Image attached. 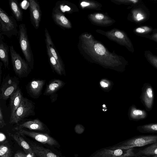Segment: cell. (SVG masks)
<instances>
[{"label": "cell", "mask_w": 157, "mask_h": 157, "mask_svg": "<svg viewBox=\"0 0 157 157\" xmlns=\"http://www.w3.org/2000/svg\"><path fill=\"white\" fill-rule=\"evenodd\" d=\"M80 6L82 8L96 10H100L102 7V5L99 2L88 0L82 1L80 3Z\"/></svg>", "instance_id": "obj_31"}, {"label": "cell", "mask_w": 157, "mask_h": 157, "mask_svg": "<svg viewBox=\"0 0 157 157\" xmlns=\"http://www.w3.org/2000/svg\"><path fill=\"white\" fill-rule=\"evenodd\" d=\"M11 61L13 70L19 78L27 76L32 69L27 62L17 53L13 45L9 46Z\"/></svg>", "instance_id": "obj_5"}, {"label": "cell", "mask_w": 157, "mask_h": 157, "mask_svg": "<svg viewBox=\"0 0 157 157\" xmlns=\"http://www.w3.org/2000/svg\"><path fill=\"white\" fill-rule=\"evenodd\" d=\"M13 157H31L30 155L25 154L21 152H17L14 155Z\"/></svg>", "instance_id": "obj_37"}, {"label": "cell", "mask_w": 157, "mask_h": 157, "mask_svg": "<svg viewBox=\"0 0 157 157\" xmlns=\"http://www.w3.org/2000/svg\"><path fill=\"white\" fill-rule=\"evenodd\" d=\"M156 155H157V143L151 144L144 149L140 150L135 154L133 157L151 156Z\"/></svg>", "instance_id": "obj_25"}, {"label": "cell", "mask_w": 157, "mask_h": 157, "mask_svg": "<svg viewBox=\"0 0 157 157\" xmlns=\"http://www.w3.org/2000/svg\"><path fill=\"white\" fill-rule=\"evenodd\" d=\"M154 97V93L152 87L149 85H146L143 90L141 98L144 105L148 110L152 108Z\"/></svg>", "instance_id": "obj_18"}, {"label": "cell", "mask_w": 157, "mask_h": 157, "mask_svg": "<svg viewBox=\"0 0 157 157\" xmlns=\"http://www.w3.org/2000/svg\"><path fill=\"white\" fill-rule=\"evenodd\" d=\"M11 150L6 143H4L0 146V157H11Z\"/></svg>", "instance_id": "obj_33"}, {"label": "cell", "mask_w": 157, "mask_h": 157, "mask_svg": "<svg viewBox=\"0 0 157 157\" xmlns=\"http://www.w3.org/2000/svg\"><path fill=\"white\" fill-rule=\"evenodd\" d=\"M34 108L32 101L23 97L13 115L10 118V123L17 124L24 119L34 114Z\"/></svg>", "instance_id": "obj_7"}, {"label": "cell", "mask_w": 157, "mask_h": 157, "mask_svg": "<svg viewBox=\"0 0 157 157\" xmlns=\"http://www.w3.org/2000/svg\"><path fill=\"white\" fill-rule=\"evenodd\" d=\"M112 1L118 4L130 5L132 8L134 6L143 3V1L141 0H114Z\"/></svg>", "instance_id": "obj_34"}, {"label": "cell", "mask_w": 157, "mask_h": 157, "mask_svg": "<svg viewBox=\"0 0 157 157\" xmlns=\"http://www.w3.org/2000/svg\"><path fill=\"white\" fill-rule=\"evenodd\" d=\"M19 82L15 77L7 75L0 86V98L6 100L17 89Z\"/></svg>", "instance_id": "obj_9"}, {"label": "cell", "mask_w": 157, "mask_h": 157, "mask_svg": "<svg viewBox=\"0 0 157 157\" xmlns=\"http://www.w3.org/2000/svg\"><path fill=\"white\" fill-rule=\"evenodd\" d=\"M18 29V40L20 48L26 61L31 68L33 69L34 59L25 24L24 23L19 24Z\"/></svg>", "instance_id": "obj_3"}, {"label": "cell", "mask_w": 157, "mask_h": 157, "mask_svg": "<svg viewBox=\"0 0 157 157\" xmlns=\"http://www.w3.org/2000/svg\"><path fill=\"white\" fill-rule=\"evenodd\" d=\"M137 130L143 133H157V123H150L139 126Z\"/></svg>", "instance_id": "obj_30"}, {"label": "cell", "mask_w": 157, "mask_h": 157, "mask_svg": "<svg viewBox=\"0 0 157 157\" xmlns=\"http://www.w3.org/2000/svg\"><path fill=\"white\" fill-rule=\"evenodd\" d=\"M30 18L31 23L37 29L41 21L42 13L39 2L36 0H29Z\"/></svg>", "instance_id": "obj_12"}, {"label": "cell", "mask_w": 157, "mask_h": 157, "mask_svg": "<svg viewBox=\"0 0 157 157\" xmlns=\"http://www.w3.org/2000/svg\"><path fill=\"white\" fill-rule=\"evenodd\" d=\"M144 56L147 61L153 67L157 69V56L149 50L144 52Z\"/></svg>", "instance_id": "obj_32"}, {"label": "cell", "mask_w": 157, "mask_h": 157, "mask_svg": "<svg viewBox=\"0 0 157 157\" xmlns=\"http://www.w3.org/2000/svg\"><path fill=\"white\" fill-rule=\"evenodd\" d=\"M139 157H157V155H154V156H141Z\"/></svg>", "instance_id": "obj_41"}, {"label": "cell", "mask_w": 157, "mask_h": 157, "mask_svg": "<svg viewBox=\"0 0 157 157\" xmlns=\"http://www.w3.org/2000/svg\"><path fill=\"white\" fill-rule=\"evenodd\" d=\"M147 115L145 111L137 109L134 106H132L131 108L130 115L133 120H139L143 119L146 118Z\"/></svg>", "instance_id": "obj_29"}, {"label": "cell", "mask_w": 157, "mask_h": 157, "mask_svg": "<svg viewBox=\"0 0 157 157\" xmlns=\"http://www.w3.org/2000/svg\"><path fill=\"white\" fill-rule=\"evenodd\" d=\"M133 148L127 149H104L98 151L92 157H134L135 153Z\"/></svg>", "instance_id": "obj_11"}, {"label": "cell", "mask_w": 157, "mask_h": 157, "mask_svg": "<svg viewBox=\"0 0 157 157\" xmlns=\"http://www.w3.org/2000/svg\"></svg>", "instance_id": "obj_43"}, {"label": "cell", "mask_w": 157, "mask_h": 157, "mask_svg": "<svg viewBox=\"0 0 157 157\" xmlns=\"http://www.w3.org/2000/svg\"><path fill=\"white\" fill-rule=\"evenodd\" d=\"M23 98L21 90L19 88L10 97V105L11 109L10 118L12 117L19 106Z\"/></svg>", "instance_id": "obj_20"}, {"label": "cell", "mask_w": 157, "mask_h": 157, "mask_svg": "<svg viewBox=\"0 0 157 157\" xmlns=\"http://www.w3.org/2000/svg\"><path fill=\"white\" fill-rule=\"evenodd\" d=\"M101 86L105 88L107 87L108 86V83L103 81H101L100 82Z\"/></svg>", "instance_id": "obj_39"}, {"label": "cell", "mask_w": 157, "mask_h": 157, "mask_svg": "<svg viewBox=\"0 0 157 157\" xmlns=\"http://www.w3.org/2000/svg\"><path fill=\"white\" fill-rule=\"evenodd\" d=\"M2 62H0V83L1 82V76L2 74Z\"/></svg>", "instance_id": "obj_40"}, {"label": "cell", "mask_w": 157, "mask_h": 157, "mask_svg": "<svg viewBox=\"0 0 157 157\" xmlns=\"http://www.w3.org/2000/svg\"><path fill=\"white\" fill-rule=\"evenodd\" d=\"M9 3L12 14L16 20L18 21H22L23 11L20 8L17 1L9 0Z\"/></svg>", "instance_id": "obj_24"}, {"label": "cell", "mask_w": 157, "mask_h": 157, "mask_svg": "<svg viewBox=\"0 0 157 157\" xmlns=\"http://www.w3.org/2000/svg\"><path fill=\"white\" fill-rule=\"evenodd\" d=\"M44 32L46 48L48 49L50 51L52 55L56 60L61 67L65 70L64 66L63 61L56 48L51 36L46 28H45Z\"/></svg>", "instance_id": "obj_15"}, {"label": "cell", "mask_w": 157, "mask_h": 157, "mask_svg": "<svg viewBox=\"0 0 157 157\" xmlns=\"http://www.w3.org/2000/svg\"><path fill=\"white\" fill-rule=\"evenodd\" d=\"M8 133L9 135L13 138L23 149L26 154L30 155L31 157L36 156L29 144L24 139L21 135L16 132L15 134L10 132Z\"/></svg>", "instance_id": "obj_19"}, {"label": "cell", "mask_w": 157, "mask_h": 157, "mask_svg": "<svg viewBox=\"0 0 157 157\" xmlns=\"http://www.w3.org/2000/svg\"><path fill=\"white\" fill-rule=\"evenodd\" d=\"M88 18L94 24L101 26H108L115 22L114 20L106 15L97 13L89 14Z\"/></svg>", "instance_id": "obj_14"}, {"label": "cell", "mask_w": 157, "mask_h": 157, "mask_svg": "<svg viewBox=\"0 0 157 157\" xmlns=\"http://www.w3.org/2000/svg\"><path fill=\"white\" fill-rule=\"evenodd\" d=\"M21 136H26L33 138L37 141L44 144L56 146L58 143L54 139L47 133H44L20 129L16 132Z\"/></svg>", "instance_id": "obj_10"}, {"label": "cell", "mask_w": 157, "mask_h": 157, "mask_svg": "<svg viewBox=\"0 0 157 157\" xmlns=\"http://www.w3.org/2000/svg\"><path fill=\"white\" fill-rule=\"evenodd\" d=\"M57 94H54L50 95V98L52 102H53L57 100Z\"/></svg>", "instance_id": "obj_38"}, {"label": "cell", "mask_w": 157, "mask_h": 157, "mask_svg": "<svg viewBox=\"0 0 157 157\" xmlns=\"http://www.w3.org/2000/svg\"><path fill=\"white\" fill-rule=\"evenodd\" d=\"M49 63L53 71L58 75H61L64 74L65 70L61 67L58 62L53 56L50 51L46 48Z\"/></svg>", "instance_id": "obj_27"}, {"label": "cell", "mask_w": 157, "mask_h": 157, "mask_svg": "<svg viewBox=\"0 0 157 157\" xmlns=\"http://www.w3.org/2000/svg\"><path fill=\"white\" fill-rule=\"evenodd\" d=\"M25 128L30 130L38 131H44L45 129L43 123L38 119H36L18 124L13 130L17 131Z\"/></svg>", "instance_id": "obj_16"}, {"label": "cell", "mask_w": 157, "mask_h": 157, "mask_svg": "<svg viewBox=\"0 0 157 157\" xmlns=\"http://www.w3.org/2000/svg\"><path fill=\"white\" fill-rule=\"evenodd\" d=\"M150 16L149 9L143 3L132 7L128 14V19L136 24H141L147 21Z\"/></svg>", "instance_id": "obj_8"}, {"label": "cell", "mask_w": 157, "mask_h": 157, "mask_svg": "<svg viewBox=\"0 0 157 157\" xmlns=\"http://www.w3.org/2000/svg\"><path fill=\"white\" fill-rule=\"evenodd\" d=\"M16 21L13 16H9L0 7V36L4 35L10 38L17 36L19 29Z\"/></svg>", "instance_id": "obj_2"}, {"label": "cell", "mask_w": 157, "mask_h": 157, "mask_svg": "<svg viewBox=\"0 0 157 157\" xmlns=\"http://www.w3.org/2000/svg\"><path fill=\"white\" fill-rule=\"evenodd\" d=\"M52 17L54 23L63 29H70L72 25L70 21L63 13L55 6L53 8Z\"/></svg>", "instance_id": "obj_13"}, {"label": "cell", "mask_w": 157, "mask_h": 157, "mask_svg": "<svg viewBox=\"0 0 157 157\" xmlns=\"http://www.w3.org/2000/svg\"><path fill=\"white\" fill-rule=\"evenodd\" d=\"M29 145L35 155L37 157H60L49 149L34 143L30 142Z\"/></svg>", "instance_id": "obj_21"}, {"label": "cell", "mask_w": 157, "mask_h": 157, "mask_svg": "<svg viewBox=\"0 0 157 157\" xmlns=\"http://www.w3.org/2000/svg\"><path fill=\"white\" fill-rule=\"evenodd\" d=\"M45 80L43 79H34L31 81L27 86V90L32 97L37 98L40 95Z\"/></svg>", "instance_id": "obj_17"}, {"label": "cell", "mask_w": 157, "mask_h": 157, "mask_svg": "<svg viewBox=\"0 0 157 157\" xmlns=\"http://www.w3.org/2000/svg\"><path fill=\"white\" fill-rule=\"evenodd\" d=\"M6 124L4 120V117L1 107H0V128H2L6 125Z\"/></svg>", "instance_id": "obj_36"}, {"label": "cell", "mask_w": 157, "mask_h": 157, "mask_svg": "<svg viewBox=\"0 0 157 157\" xmlns=\"http://www.w3.org/2000/svg\"><path fill=\"white\" fill-rule=\"evenodd\" d=\"M55 6L63 13H71L75 11V10H76L74 5L65 0L57 1Z\"/></svg>", "instance_id": "obj_26"}, {"label": "cell", "mask_w": 157, "mask_h": 157, "mask_svg": "<svg viewBox=\"0 0 157 157\" xmlns=\"http://www.w3.org/2000/svg\"><path fill=\"white\" fill-rule=\"evenodd\" d=\"M155 143H157V135L140 136L128 140L119 146L110 148L128 149L134 147H143Z\"/></svg>", "instance_id": "obj_6"}, {"label": "cell", "mask_w": 157, "mask_h": 157, "mask_svg": "<svg viewBox=\"0 0 157 157\" xmlns=\"http://www.w3.org/2000/svg\"><path fill=\"white\" fill-rule=\"evenodd\" d=\"M96 31L105 36L110 40L125 47L131 53L134 52L133 45L131 40L126 33L123 31L113 29L107 31L100 29H97Z\"/></svg>", "instance_id": "obj_4"}, {"label": "cell", "mask_w": 157, "mask_h": 157, "mask_svg": "<svg viewBox=\"0 0 157 157\" xmlns=\"http://www.w3.org/2000/svg\"><path fill=\"white\" fill-rule=\"evenodd\" d=\"M153 29L151 26L143 25L134 28L133 31L136 35L146 38L147 36L152 32Z\"/></svg>", "instance_id": "obj_28"}, {"label": "cell", "mask_w": 157, "mask_h": 157, "mask_svg": "<svg viewBox=\"0 0 157 157\" xmlns=\"http://www.w3.org/2000/svg\"><path fill=\"white\" fill-rule=\"evenodd\" d=\"M64 84V82L59 79H55L50 81L47 85L43 94L44 95L49 96L55 94Z\"/></svg>", "instance_id": "obj_23"}, {"label": "cell", "mask_w": 157, "mask_h": 157, "mask_svg": "<svg viewBox=\"0 0 157 157\" xmlns=\"http://www.w3.org/2000/svg\"><path fill=\"white\" fill-rule=\"evenodd\" d=\"M78 48L80 53L90 61L108 66L125 67L128 61L121 56L109 51L91 34H82L79 37Z\"/></svg>", "instance_id": "obj_1"}, {"label": "cell", "mask_w": 157, "mask_h": 157, "mask_svg": "<svg viewBox=\"0 0 157 157\" xmlns=\"http://www.w3.org/2000/svg\"><path fill=\"white\" fill-rule=\"evenodd\" d=\"M156 50H157V48H156Z\"/></svg>", "instance_id": "obj_42"}, {"label": "cell", "mask_w": 157, "mask_h": 157, "mask_svg": "<svg viewBox=\"0 0 157 157\" xmlns=\"http://www.w3.org/2000/svg\"><path fill=\"white\" fill-rule=\"evenodd\" d=\"M146 38L157 43V29H154L152 34L147 36Z\"/></svg>", "instance_id": "obj_35"}, {"label": "cell", "mask_w": 157, "mask_h": 157, "mask_svg": "<svg viewBox=\"0 0 157 157\" xmlns=\"http://www.w3.org/2000/svg\"><path fill=\"white\" fill-rule=\"evenodd\" d=\"M3 35L0 36V59L3 63L5 69L9 67V47L3 40Z\"/></svg>", "instance_id": "obj_22"}]
</instances>
